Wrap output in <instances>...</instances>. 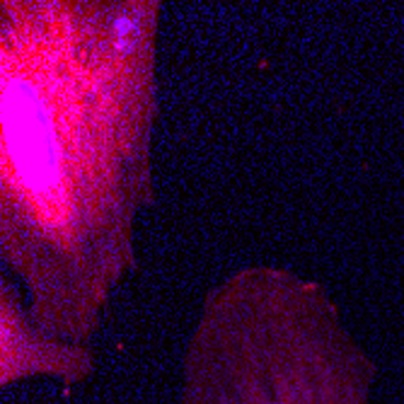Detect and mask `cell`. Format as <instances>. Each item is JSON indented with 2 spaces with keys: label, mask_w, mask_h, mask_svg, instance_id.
<instances>
[{
  "label": "cell",
  "mask_w": 404,
  "mask_h": 404,
  "mask_svg": "<svg viewBox=\"0 0 404 404\" xmlns=\"http://www.w3.org/2000/svg\"><path fill=\"white\" fill-rule=\"evenodd\" d=\"M3 242L46 337L90 349L148 204L155 8L5 3Z\"/></svg>",
  "instance_id": "6da1fadb"
},
{
  "label": "cell",
  "mask_w": 404,
  "mask_h": 404,
  "mask_svg": "<svg viewBox=\"0 0 404 404\" xmlns=\"http://www.w3.org/2000/svg\"><path fill=\"white\" fill-rule=\"evenodd\" d=\"M373 375L317 286L257 269L206 298L182 356L179 404H368Z\"/></svg>",
  "instance_id": "7a4b0ae2"
},
{
  "label": "cell",
  "mask_w": 404,
  "mask_h": 404,
  "mask_svg": "<svg viewBox=\"0 0 404 404\" xmlns=\"http://www.w3.org/2000/svg\"><path fill=\"white\" fill-rule=\"evenodd\" d=\"M90 373V349L46 337L34 322L22 319L17 300L3 298V387L32 375H54L66 382H77L85 380Z\"/></svg>",
  "instance_id": "3957f363"
}]
</instances>
